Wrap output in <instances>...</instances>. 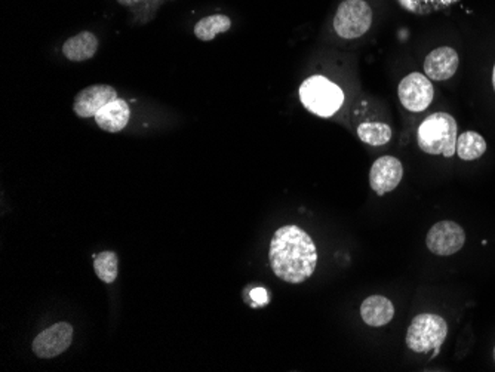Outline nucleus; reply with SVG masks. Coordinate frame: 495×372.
<instances>
[{
  "mask_svg": "<svg viewBox=\"0 0 495 372\" xmlns=\"http://www.w3.org/2000/svg\"><path fill=\"white\" fill-rule=\"evenodd\" d=\"M300 98L309 112L320 117L336 114L345 103L341 88L323 76L306 79L300 87Z\"/></svg>",
  "mask_w": 495,
  "mask_h": 372,
  "instance_id": "nucleus-3",
  "label": "nucleus"
},
{
  "mask_svg": "<svg viewBox=\"0 0 495 372\" xmlns=\"http://www.w3.org/2000/svg\"><path fill=\"white\" fill-rule=\"evenodd\" d=\"M404 177L401 160L395 156H383L375 160L370 173L371 189L377 195L383 196L399 186Z\"/></svg>",
  "mask_w": 495,
  "mask_h": 372,
  "instance_id": "nucleus-9",
  "label": "nucleus"
},
{
  "mask_svg": "<svg viewBox=\"0 0 495 372\" xmlns=\"http://www.w3.org/2000/svg\"><path fill=\"white\" fill-rule=\"evenodd\" d=\"M98 51V39L90 31H81L79 35L65 40L63 45V53L65 58L73 63L88 61Z\"/></svg>",
  "mask_w": 495,
  "mask_h": 372,
  "instance_id": "nucleus-14",
  "label": "nucleus"
},
{
  "mask_svg": "<svg viewBox=\"0 0 495 372\" xmlns=\"http://www.w3.org/2000/svg\"><path fill=\"white\" fill-rule=\"evenodd\" d=\"M117 92L110 85H92L79 92L74 98L73 110L79 117L88 119L106 107L108 103L116 100Z\"/></svg>",
  "mask_w": 495,
  "mask_h": 372,
  "instance_id": "nucleus-10",
  "label": "nucleus"
},
{
  "mask_svg": "<svg viewBox=\"0 0 495 372\" xmlns=\"http://www.w3.org/2000/svg\"><path fill=\"white\" fill-rule=\"evenodd\" d=\"M131 108L125 100L116 98L95 114V122L101 130L110 134L121 132L130 122Z\"/></svg>",
  "mask_w": 495,
  "mask_h": 372,
  "instance_id": "nucleus-12",
  "label": "nucleus"
},
{
  "mask_svg": "<svg viewBox=\"0 0 495 372\" xmlns=\"http://www.w3.org/2000/svg\"><path fill=\"white\" fill-rule=\"evenodd\" d=\"M460 65V58L456 49L449 46H440L433 49L424 60V73L431 80H448L457 73Z\"/></svg>",
  "mask_w": 495,
  "mask_h": 372,
  "instance_id": "nucleus-11",
  "label": "nucleus"
},
{
  "mask_svg": "<svg viewBox=\"0 0 495 372\" xmlns=\"http://www.w3.org/2000/svg\"><path fill=\"white\" fill-rule=\"evenodd\" d=\"M487 152V141L482 135L467 131L457 139V155L463 160H476Z\"/></svg>",
  "mask_w": 495,
  "mask_h": 372,
  "instance_id": "nucleus-16",
  "label": "nucleus"
},
{
  "mask_svg": "<svg viewBox=\"0 0 495 372\" xmlns=\"http://www.w3.org/2000/svg\"><path fill=\"white\" fill-rule=\"evenodd\" d=\"M251 299L254 300V301H257V303H259V306H263V304L268 303L269 295L268 292H266V290H263V288H257V290L251 291Z\"/></svg>",
  "mask_w": 495,
  "mask_h": 372,
  "instance_id": "nucleus-20",
  "label": "nucleus"
},
{
  "mask_svg": "<svg viewBox=\"0 0 495 372\" xmlns=\"http://www.w3.org/2000/svg\"><path fill=\"white\" fill-rule=\"evenodd\" d=\"M358 137L362 143L384 146L392 140V128L383 122H363L358 126Z\"/></svg>",
  "mask_w": 495,
  "mask_h": 372,
  "instance_id": "nucleus-17",
  "label": "nucleus"
},
{
  "mask_svg": "<svg viewBox=\"0 0 495 372\" xmlns=\"http://www.w3.org/2000/svg\"><path fill=\"white\" fill-rule=\"evenodd\" d=\"M494 359H495V349H494Z\"/></svg>",
  "mask_w": 495,
  "mask_h": 372,
  "instance_id": "nucleus-23",
  "label": "nucleus"
},
{
  "mask_svg": "<svg viewBox=\"0 0 495 372\" xmlns=\"http://www.w3.org/2000/svg\"><path fill=\"white\" fill-rule=\"evenodd\" d=\"M73 342V326L67 322H58L45 329L33 340V351L38 358L52 359L64 353Z\"/></svg>",
  "mask_w": 495,
  "mask_h": 372,
  "instance_id": "nucleus-8",
  "label": "nucleus"
},
{
  "mask_svg": "<svg viewBox=\"0 0 495 372\" xmlns=\"http://www.w3.org/2000/svg\"><path fill=\"white\" fill-rule=\"evenodd\" d=\"M117 2L124 4V6H132V4H140L142 0H117Z\"/></svg>",
  "mask_w": 495,
  "mask_h": 372,
  "instance_id": "nucleus-21",
  "label": "nucleus"
},
{
  "mask_svg": "<svg viewBox=\"0 0 495 372\" xmlns=\"http://www.w3.org/2000/svg\"><path fill=\"white\" fill-rule=\"evenodd\" d=\"M492 87H494V91H495V65H494V70H492Z\"/></svg>",
  "mask_w": 495,
  "mask_h": 372,
  "instance_id": "nucleus-22",
  "label": "nucleus"
},
{
  "mask_svg": "<svg viewBox=\"0 0 495 372\" xmlns=\"http://www.w3.org/2000/svg\"><path fill=\"white\" fill-rule=\"evenodd\" d=\"M372 9L365 0H346L337 9L334 29L343 39H358L370 30Z\"/></svg>",
  "mask_w": 495,
  "mask_h": 372,
  "instance_id": "nucleus-5",
  "label": "nucleus"
},
{
  "mask_svg": "<svg viewBox=\"0 0 495 372\" xmlns=\"http://www.w3.org/2000/svg\"><path fill=\"white\" fill-rule=\"evenodd\" d=\"M117 256L113 251L99 252L94 258L95 275L104 283H113L117 277Z\"/></svg>",
  "mask_w": 495,
  "mask_h": 372,
  "instance_id": "nucleus-19",
  "label": "nucleus"
},
{
  "mask_svg": "<svg viewBox=\"0 0 495 372\" xmlns=\"http://www.w3.org/2000/svg\"><path fill=\"white\" fill-rule=\"evenodd\" d=\"M269 260L279 279L288 283H303L318 266V248L304 230L297 225H284L271 238Z\"/></svg>",
  "mask_w": 495,
  "mask_h": 372,
  "instance_id": "nucleus-1",
  "label": "nucleus"
},
{
  "mask_svg": "<svg viewBox=\"0 0 495 372\" xmlns=\"http://www.w3.org/2000/svg\"><path fill=\"white\" fill-rule=\"evenodd\" d=\"M361 317L370 326H384L395 317V308L390 300L383 295H371L361 306Z\"/></svg>",
  "mask_w": 495,
  "mask_h": 372,
  "instance_id": "nucleus-13",
  "label": "nucleus"
},
{
  "mask_svg": "<svg viewBox=\"0 0 495 372\" xmlns=\"http://www.w3.org/2000/svg\"><path fill=\"white\" fill-rule=\"evenodd\" d=\"M230 27H232V20L227 15L214 13L199 20L198 24L194 26V35L202 42H209L216 39L217 35L230 30Z\"/></svg>",
  "mask_w": 495,
  "mask_h": 372,
  "instance_id": "nucleus-15",
  "label": "nucleus"
},
{
  "mask_svg": "<svg viewBox=\"0 0 495 372\" xmlns=\"http://www.w3.org/2000/svg\"><path fill=\"white\" fill-rule=\"evenodd\" d=\"M457 139L458 125L449 113H433L418 128V148L427 155L454 156L457 153Z\"/></svg>",
  "mask_w": 495,
  "mask_h": 372,
  "instance_id": "nucleus-2",
  "label": "nucleus"
},
{
  "mask_svg": "<svg viewBox=\"0 0 495 372\" xmlns=\"http://www.w3.org/2000/svg\"><path fill=\"white\" fill-rule=\"evenodd\" d=\"M402 8L415 15H431L451 8L461 0H397Z\"/></svg>",
  "mask_w": 495,
  "mask_h": 372,
  "instance_id": "nucleus-18",
  "label": "nucleus"
},
{
  "mask_svg": "<svg viewBox=\"0 0 495 372\" xmlns=\"http://www.w3.org/2000/svg\"><path fill=\"white\" fill-rule=\"evenodd\" d=\"M448 335V324L444 317L433 313H422L414 317L406 333V346L415 353L440 351L442 342Z\"/></svg>",
  "mask_w": 495,
  "mask_h": 372,
  "instance_id": "nucleus-4",
  "label": "nucleus"
},
{
  "mask_svg": "<svg viewBox=\"0 0 495 372\" xmlns=\"http://www.w3.org/2000/svg\"><path fill=\"white\" fill-rule=\"evenodd\" d=\"M401 105L409 112H424L433 101L435 89L431 79L422 73H409L397 87Z\"/></svg>",
  "mask_w": 495,
  "mask_h": 372,
  "instance_id": "nucleus-6",
  "label": "nucleus"
},
{
  "mask_svg": "<svg viewBox=\"0 0 495 372\" xmlns=\"http://www.w3.org/2000/svg\"><path fill=\"white\" fill-rule=\"evenodd\" d=\"M465 233L460 224L454 221H440L436 223L429 233L426 243L429 251L435 256L448 257L460 251L465 247Z\"/></svg>",
  "mask_w": 495,
  "mask_h": 372,
  "instance_id": "nucleus-7",
  "label": "nucleus"
}]
</instances>
